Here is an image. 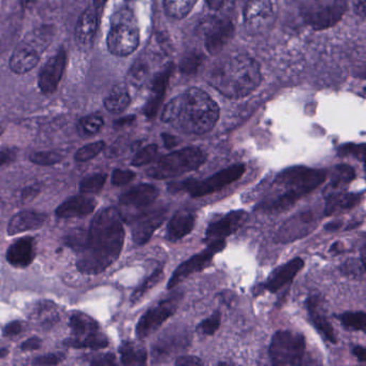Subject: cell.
<instances>
[{
  "mask_svg": "<svg viewBox=\"0 0 366 366\" xmlns=\"http://www.w3.org/2000/svg\"><path fill=\"white\" fill-rule=\"evenodd\" d=\"M117 362V357L112 353H104V355H95L89 361L91 365H113Z\"/></svg>",
  "mask_w": 366,
  "mask_h": 366,
  "instance_id": "obj_49",
  "label": "cell"
},
{
  "mask_svg": "<svg viewBox=\"0 0 366 366\" xmlns=\"http://www.w3.org/2000/svg\"><path fill=\"white\" fill-rule=\"evenodd\" d=\"M219 109L205 92L192 89L173 98L162 111V119L186 134H204L217 123Z\"/></svg>",
  "mask_w": 366,
  "mask_h": 366,
  "instance_id": "obj_2",
  "label": "cell"
},
{
  "mask_svg": "<svg viewBox=\"0 0 366 366\" xmlns=\"http://www.w3.org/2000/svg\"><path fill=\"white\" fill-rule=\"evenodd\" d=\"M271 0H249L245 8V24L252 34L264 33L273 24Z\"/></svg>",
  "mask_w": 366,
  "mask_h": 366,
  "instance_id": "obj_17",
  "label": "cell"
},
{
  "mask_svg": "<svg viewBox=\"0 0 366 366\" xmlns=\"http://www.w3.org/2000/svg\"><path fill=\"white\" fill-rule=\"evenodd\" d=\"M306 308L308 316L318 333L331 344L337 342L335 331L327 318V310H325V301L318 295H312L306 300Z\"/></svg>",
  "mask_w": 366,
  "mask_h": 366,
  "instance_id": "obj_20",
  "label": "cell"
},
{
  "mask_svg": "<svg viewBox=\"0 0 366 366\" xmlns=\"http://www.w3.org/2000/svg\"><path fill=\"white\" fill-rule=\"evenodd\" d=\"M196 224V215L187 209H179L169 220L166 230V239L169 242H177L187 237Z\"/></svg>",
  "mask_w": 366,
  "mask_h": 366,
  "instance_id": "obj_25",
  "label": "cell"
},
{
  "mask_svg": "<svg viewBox=\"0 0 366 366\" xmlns=\"http://www.w3.org/2000/svg\"><path fill=\"white\" fill-rule=\"evenodd\" d=\"M67 64V53L65 49L57 51L54 56L51 57L40 69L38 76V86L44 95L54 93L61 83Z\"/></svg>",
  "mask_w": 366,
  "mask_h": 366,
  "instance_id": "obj_16",
  "label": "cell"
},
{
  "mask_svg": "<svg viewBox=\"0 0 366 366\" xmlns=\"http://www.w3.org/2000/svg\"><path fill=\"white\" fill-rule=\"evenodd\" d=\"M65 359V355L61 352L46 353V355H39L31 362L33 365H57Z\"/></svg>",
  "mask_w": 366,
  "mask_h": 366,
  "instance_id": "obj_47",
  "label": "cell"
},
{
  "mask_svg": "<svg viewBox=\"0 0 366 366\" xmlns=\"http://www.w3.org/2000/svg\"><path fill=\"white\" fill-rule=\"evenodd\" d=\"M97 201L92 197L81 194L71 197L64 201L56 211V217L67 219V218L84 217L95 211Z\"/></svg>",
  "mask_w": 366,
  "mask_h": 366,
  "instance_id": "obj_23",
  "label": "cell"
},
{
  "mask_svg": "<svg viewBox=\"0 0 366 366\" xmlns=\"http://www.w3.org/2000/svg\"><path fill=\"white\" fill-rule=\"evenodd\" d=\"M121 362L124 365H144L147 361V352L144 347L134 342H125L119 347Z\"/></svg>",
  "mask_w": 366,
  "mask_h": 366,
  "instance_id": "obj_31",
  "label": "cell"
},
{
  "mask_svg": "<svg viewBox=\"0 0 366 366\" xmlns=\"http://www.w3.org/2000/svg\"><path fill=\"white\" fill-rule=\"evenodd\" d=\"M106 143L104 141H97V142L91 143V144L84 145L80 149L76 151L74 155V159L78 162H86L99 155L104 151Z\"/></svg>",
  "mask_w": 366,
  "mask_h": 366,
  "instance_id": "obj_40",
  "label": "cell"
},
{
  "mask_svg": "<svg viewBox=\"0 0 366 366\" xmlns=\"http://www.w3.org/2000/svg\"><path fill=\"white\" fill-rule=\"evenodd\" d=\"M69 327L74 334V340H82L95 332L99 331V325L89 315L72 312L69 318Z\"/></svg>",
  "mask_w": 366,
  "mask_h": 366,
  "instance_id": "obj_29",
  "label": "cell"
},
{
  "mask_svg": "<svg viewBox=\"0 0 366 366\" xmlns=\"http://www.w3.org/2000/svg\"><path fill=\"white\" fill-rule=\"evenodd\" d=\"M337 318L347 330L366 331V314L363 310L342 312V315H338Z\"/></svg>",
  "mask_w": 366,
  "mask_h": 366,
  "instance_id": "obj_36",
  "label": "cell"
},
{
  "mask_svg": "<svg viewBox=\"0 0 366 366\" xmlns=\"http://www.w3.org/2000/svg\"><path fill=\"white\" fill-rule=\"evenodd\" d=\"M209 9L219 14H228L234 8V0H207Z\"/></svg>",
  "mask_w": 366,
  "mask_h": 366,
  "instance_id": "obj_48",
  "label": "cell"
},
{
  "mask_svg": "<svg viewBox=\"0 0 366 366\" xmlns=\"http://www.w3.org/2000/svg\"><path fill=\"white\" fill-rule=\"evenodd\" d=\"M158 155V147L156 144L147 145V147L141 149L138 153L134 155L132 162V166L143 167L152 164L156 159Z\"/></svg>",
  "mask_w": 366,
  "mask_h": 366,
  "instance_id": "obj_42",
  "label": "cell"
},
{
  "mask_svg": "<svg viewBox=\"0 0 366 366\" xmlns=\"http://www.w3.org/2000/svg\"><path fill=\"white\" fill-rule=\"evenodd\" d=\"M345 9V0H314L305 9L306 21L314 29H327L340 21Z\"/></svg>",
  "mask_w": 366,
  "mask_h": 366,
  "instance_id": "obj_13",
  "label": "cell"
},
{
  "mask_svg": "<svg viewBox=\"0 0 366 366\" xmlns=\"http://www.w3.org/2000/svg\"><path fill=\"white\" fill-rule=\"evenodd\" d=\"M205 48L212 54H217L228 44L233 35V26L227 19L207 18L200 26Z\"/></svg>",
  "mask_w": 366,
  "mask_h": 366,
  "instance_id": "obj_14",
  "label": "cell"
},
{
  "mask_svg": "<svg viewBox=\"0 0 366 366\" xmlns=\"http://www.w3.org/2000/svg\"><path fill=\"white\" fill-rule=\"evenodd\" d=\"M340 227H342V222L335 220V222H331L325 224V228L327 231H336L340 229Z\"/></svg>",
  "mask_w": 366,
  "mask_h": 366,
  "instance_id": "obj_58",
  "label": "cell"
},
{
  "mask_svg": "<svg viewBox=\"0 0 366 366\" xmlns=\"http://www.w3.org/2000/svg\"><path fill=\"white\" fill-rule=\"evenodd\" d=\"M125 1H127V3H134L136 0H125Z\"/></svg>",
  "mask_w": 366,
  "mask_h": 366,
  "instance_id": "obj_62",
  "label": "cell"
},
{
  "mask_svg": "<svg viewBox=\"0 0 366 366\" xmlns=\"http://www.w3.org/2000/svg\"><path fill=\"white\" fill-rule=\"evenodd\" d=\"M245 171V164H232L205 179H187L181 182H172L168 185V192L173 194L187 192L192 198H200L207 194H215L230 184L234 183L243 177Z\"/></svg>",
  "mask_w": 366,
  "mask_h": 366,
  "instance_id": "obj_6",
  "label": "cell"
},
{
  "mask_svg": "<svg viewBox=\"0 0 366 366\" xmlns=\"http://www.w3.org/2000/svg\"><path fill=\"white\" fill-rule=\"evenodd\" d=\"M224 247H226V241L224 239H219V241L209 243L207 249L190 257L188 260L184 261L179 267H177L174 273L172 274L170 280H169L168 284H167V288L169 290H172L177 285L181 284L183 280L189 277L192 274L202 271L203 269H205L211 263L214 256L217 252H222Z\"/></svg>",
  "mask_w": 366,
  "mask_h": 366,
  "instance_id": "obj_11",
  "label": "cell"
},
{
  "mask_svg": "<svg viewBox=\"0 0 366 366\" xmlns=\"http://www.w3.org/2000/svg\"><path fill=\"white\" fill-rule=\"evenodd\" d=\"M98 22L99 14L94 7L87 8L81 14L76 27V40L79 46L84 48L92 46L97 33Z\"/></svg>",
  "mask_w": 366,
  "mask_h": 366,
  "instance_id": "obj_26",
  "label": "cell"
},
{
  "mask_svg": "<svg viewBox=\"0 0 366 366\" xmlns=\"http://www.w3.org/2000/svg\"><path fill=\"white\" fill-rule=\"evenodd\" d=\"M355 171L348 164H337L334 167L331 173V182L325 188V194H333L350 184L355 179Z\"/></svg>",
  "mask_w": 366,
  "mask_h": 366,
  "instance_id": "obj_30",
  "label": "cell"
},
{
  "mask_svg": "<svg viewBox=\"0 0 366 366\" xmlns=\"http://www.w3.org/2000/svg\"><path fill=\"white\" fill-rule=\"evenodd\" d=\"M48 218V214L41 213V212H21L10 220L9 226H8V234L16 235L26 232V231L37 230L46 224Z\"/></svg>",
  "mask_w": 366,
  "mask_h": 366,
  "instance_id": "obj_27",
  "label": "cell"
},
{
  "mask_svg": "<svg viewBox=\"0 0 366 366\" xmlns=\"http://www.w3.org/2000/svg\"><path fill=\"white\" fill-rule=\"evenodd\" d=\"M352 355H355L360 362L366 361V350L363 346L353 347Z\"/></svg>",
  "mask_w": 366,
  "mask_h": 366,
  "instance_id": "obj_55",
  "label": "cell"
},
{
  "mask_svg": "<svg viewBox=\"0 0 366 366\" xmlns=\"http://www.w3.org/2000/svg\"><path fill=\"white\" fill-rule=\"evenodd\" d=\"M330 252L332 254H340V252H344V245L340 242H336L333 245H331V248H330Z\"/></svg>",
  "mask_w": 366,
  "mask_h": 366,
  "instance_id": "obj_59",
  "label": "cell"
},
{
  "mask_svg": "<svg viewBox=\"0 0 366 366\" xmlns=\"http://www.w3.org/2000/svg\"><path fill=\"white\" fill-rule=\"evenodd\" d=\"M159 189L152 184H140L130 188L119 197V203L129 209H142L155 202Z\"/></svg>",
  "mask_w": 366,
  "mask_h": 366,
  "instance_id": "obj_22",
  "label": "cell"
},
{
  "mask_svg": "<svg viewBox=\"0 0 366 366\" xmlns=\"http://www.w3.org/2000/svg\"><path fill=\"white\" fill-rule=\"evenodd\" d=\"M8 262L14 267H29L35 259V239L27 237L14 242L6 254Z\"/></svg>",
  "mask_w": 366,
  "mask_h": 366,
  "instance_id": "obj_24",
  "label": "cell"
},
{
  "mask_svg": "<svg viewBox=\"0 0 366 366\" xmlns=\"http://www.w3.org/2000/svg\"><path fill=\"white\" fill-rule=\"evenodd\" d=\"M362 200V194L359 192H333L327 194L325 198V216L334 215L336 213L349 211L360 204Z\"/></svg>",
  "mask_w": 366,
  "mask_h": 366,
  "instance_id": "obj_28",
  "label": "cell"
},
{
  "mask_svg": "<svg viewBox=\"0 0 366 366\" xmlns=\"http://www.w3.org/2000/svg\"><path fill=\"white\" fill-rule=\"evenodd\" d=\"M220 323H222V314L219 310H216L209 318L204 319L199 323L197 332L203 336L214 335L219 329Z\"/></svg>",
  "mask_w": 366,
  "mask_h": 366,
  "instance_id": "obj_41",
  "label": "cell"
},
{
  "mask_svg": "<svg viewBox=\"0 0 366 366\" xmlns=\"http://www.w3.org/2000/svg\"><path fill=\"white\" fill-rule=\"evenodd\" d=\"M340 271L348 277L359 278L360 276L364 275L365 265L359 263L357 259H349V260L342 263V267H340Z\"/></svg>",
  "mask_w": 366,
  "mask_h": 366,
  "instance_id": "obj_44",
  "label": "cell"
},
{
  "mask_svg": "<svg viewBox=\"0 0 366 366\" xmlns=\"http://www.w3.org/2000/svg\"><path fill=\"white\" fill-rule=\"evenodd\" d=\"M51 34L46 29L35 31L16 46L10 59V69L16 74L31 71L40 61V55L50 44Z\"/></svg>",
  "mask_w": 366,
  "mask_h": 366,
  "instance_id": "obj_9",
  "label": "cell"
},
{
  "mask_svg": "<svg viewBox=\"0 0 366 366\" xmlns=\"http://www.w3.org/2000/svg\"><path fill=\"white\" fill-rule=\"evenodd\" d=\"M338 155L345 157V156H353L357 159L364 162L365 158V145L347 144L340 147L338 149Z\"/></svg>",
  "mask_w": 366,
  "mask_h": 366,
  "instance_id": "obj_46",
  "label": "cell"
},
{
  "mask_svg": "<svg viewBox=\"0 0 366 366\" xmlns=\"http://www.w3.org/2000/svg\"><path fill=\"white\" fill-rule=\"evenodd\" d=\"M327 171L304 166L285 169L274 179L273 186L280 190L273 198L261 202L256 209L263 213L277 214L291 209L300 199L325 183Z\"/></svg>",
  "mask_w": 366,
  "mask_h": 366,
  "instance_id": "obj_4",
  "label": "cell"
},
{
  "mask_svg": "<svg viewBox=\"0 0 366 366\" xmlns=\"http://www.w3.org/2000/svg\"><path fill=\"white\" fill-rule=\"evenodd\" d=\"M63 159L64 156L54 151L36 152L29 156V160L37 166H53L63 162Z\"/></svg>",
  "mask_w": 366,
  "mask_h": 366,
  "instance_id": "obj_39",
  "label": "cell"
},
{
  "mask_svg": "<svg viewBox=\"0 0 366 366\" xmlns=\"http://www.w3.org/2000/svg\"><path fill=\"white\" fill-rule=\"evenodd\" d=\"M318 218L312 211H303L295 214L278 229L274 237L276 243L287 244L303 239L316 229Z\"/></svg>",
  "mask_w": 366,
  "mask_h": 366,
  "instance_id": "obj_12",
  "label": "cell"
},
{
  "mask_svg": "<svg viewBox=\"0 0 366 366\" xmlns=\"http://www.w3.org/2000/svg\"><path fill=\"white\" fill-rule=\"evenodd\" d=\"M107 177L108 175L104 173H94V174L86 175L80 182L81 194H94L102 192L104 184H106Z\"/></svg>",
  "mask_w": 366,
  "mask_h": 366,
  "instance_id": "obj_38",
  "label": "cell"
},
{
  "mask_svg": "<svg viewBox=\"0 0 366 366\" xmlns=\"http://www.w3.org/2000/svg\"><path fill=\"white\" fill-rule=\"evenodd\" d=\"M164 278V267H159L134 291V293L132 295V297H130V303L132 305H136L139 302L142 301L144 299L145 295L154 288V287L157 286L159 282H162V280Z\"/></svg>",
  "mask_w": 366,
  "mask_h": 366,
  "instance_id": "obj_34",
  "label": "cell"
},
{
  "mask_svg": "<svg viewBox=\"0 0 366 366\" xmlns=\"http://www.w3.org/2000/svg\"><path fill=\"white\" fill-rule=\"evenodd\" d=\"M207 162V154L199 147H190L162 156L147 170L152 179H167L179 177L197 170Z\"/></svg>",
  "mask_w": 366,
  "mask_h": 366,
  "instance_id": "obj_7",
  "label": "cell"
},
{
  "mask_svg": "<svg viewBox=\"0 0 366 366\" xmlns=\"http://www.w3.org/2000/svg\"><path fill=\"white\" fill-rule=\"evenodd\" d=\"M247 217L248 215L245 211L237 209V211L229 212L219 219L211 222L205 231V243L226 239V237H230L243 226Z\"/></svg>",
  "mask_w": 366,
  "mask_h": 366,
  "instance_id": "obj_19",
  "label": "cell"
},
{
  "mask_svg": "<svg viewBox=\"0 0 366 366\" xmlns=\"http://www.w3.org/2000/svg\"><path fill=\"white\" fill-rule=\"evenodd\" d=\"M203 362L200 357H194V355H182L175 360V365L187 366V365H202Z\"/></svg>",
  "mask_w": 366,
  "mask_h": 366,
  "instance_id": "obj_51",
  "label": "cell"
},
{
  "mask_svg": "<svg viewBox=\"0 0 366 366\" xmlns=\"http://www.w3.org/2000/svg\"><path fill=\"white\" fill-rule=\"evenodd\" d=\"M207 81L226 97L243 98L260 84V67L248 55H228L212 66Z\"/></svg>",
  "mask_w": 366,
  "mask_h": 366,
  "instance_id": "obj_3",
  "label": "cell"
},
{
  "mask_svg": "<svg viewBox=\"0 0 366 366\" xmlns=\"http://www.w3.org/2000/svg\"><path fill=\"white\" fill-rule=\"evenodd\" d=\"M168 215L167 207H159L154 211L143 213L134 220L132 226V241L136 245L142 246L153 237L155 231L164 224Z\"/></svg>",
  "mask_w": 366,
  "mask_h": 366,
  "instance_id": "obj_18",
  "label": "cell"
},
{
  "mask_svg": "<svg viewBox=\"0 0 366 366\" xmlns=\"http://www.w3.org/2000/svg\"><path fill=\"white\" fill-rule=\"evenodd\" d=\"M104 104L109 112L114 114L124 112L130 104V96L126 85H117L107 96Z\"/></svg>",
  "mask_w": 366,
  "mask_h": 366,
  "instance_id": "obj_32",
  "label": "cell"
},
{
  "mask_svg": "<svg viewBox=\"0 0 366 366\" xmlns=\"http://www.w3.org/2000/svg\"><path fill=\"white\" fill-rule=\"evenodd\" d=\"M198 0H164V11L175 20H182L189 14Z\"/></svg>",
  "mask_w": 366,
  "mask_h": 366,
  "instance_id": "obj_35",
  "label": "cell"
},
{
  "mask_svg": "<svg viewBox=\"0 0 366 366\" xmlns=\"http://www.w3.org/2000/svg\"><path fill=\"white\" fill-rule=\"evenodd\" d=\"M40 188L38 185L27 186L22 192V200H31L39 194Z\"/></svg>",
  "mask_w": 366,
  "mask_h": 366,
  "instance_id": "obj_54",
  "label": "cell"
},
{
  "mask_svg": "<svg viewBox=\"0 0 366 366\" xmlns=\"http://www.w3.org/2000/svg\"><path fill=\"white\" fill-rule=\"evenodd\" d=\"M190 337L187 327L173 325L168 327L156 340L152 350L154 361L160 362L177 351L184 350L189 345Z\"/></svg>",
  "mask_w": 366,
  "mask_h": 366,
  "instance_id": "obj_15",
  "label": "cell"
},
{
  "mask_svg": "<svg viewBox=\"0 0 366 366\" xmlns=\"http://www.w3.org/2000/svg\"><path fill=\"white\" fill-rule=\"evenodd\" d=\"M16 149H5L0 151V167L6 166V164H11L16 160Z\"/></svg>",
  "mask_w": 366,
  "mask_h": 366,
  "instance_id": "obj_52",
  "label": "cell"
},
{
  "mask_svg": "<svg viewBox=\"0 0 366 366\" xmlns=\"http://www.w3.org/2000/svg\"><path fill=\"white\" fill-rule=\"evenodd\" d=\"M125 241L123 219L114 207L102 209L92 220L76 267L87 275L106 271L119 258Z\"/></svg>",
  "mask_w": 366,
  "mask_h": 366,
  "instance_id": "obj_1",
  "label": "cell"
},
{
  "mask_svg": "<svg viewBox=\"0 0 366 366\" xmlns=\"http://www.w3.org/2000/svg\"><path fill=\"white\" fill-rule=\"evenodd\" d=\"M64 345L70 348L76 349H93V350H97V349L107 348L109 346V340L104 334L102 332L98 331L95 333L91 334V335L86 336L82 340H74V338H67L64 342Z\"/></svg>",
  "mask_w": 366,
  "mask_h": 366,
  "instance_id": "obj_33",
  "label": "cell"
},
{
  "mask_svg": "<svg viewBox=\"0 0 366 366\" xmlns=\"http://www.w3.org/2000/svg\"><path fill=\"white\" fill-rule=\"evenodd\" d=\"M162 139H164V147H166L167 149H172V147H177V140L175 137L170 136V134H164Z\"/></svg>",
  "mask_w": 366,
  "mask_h": 366,
  "instance_id": "obj_56",
  "label": "cell"
},
{
  "mask_svg": "<svg viewBox=\"0 0 366 366\" xmlns=\"http://www.w3.org/2000/svg\"><path fill=\"white\" fill-rule=\"evenodd\" d=\"M8 355V350L6 348H0V357H6Z\"/></svg>",
  "mask_w": 366,
  "mask_h": 366,
  "instance_id": "obj_61",
  "label": "cell"
},
{
  "mask_svg": "<svg viewBox=\"0 0 366 366\" xmlns=\"http://www.w3.org/2000/svg\"><path fill=\"white\" fill-rule=\"evenodd\" d=\"M104 119L99 114H91L79 121L78 132L83 137H93L104 127Z\"/></svg>",
  "mask_w": 366,
  "mask_h": 366,
  "instance_id": "obj_37",
  "label": "cell"
},
{
  "mask_svg": "<svg viewBox=\"0 0 366 366\" xmlns=\"http://www.w3.org/2000/svg\"><path fill=\"white\" fill-rule=\"evenodd\" d=\"M42 346V340H40L39 337H34L29 338V340H25L22 345H21V349L22 351H35L40 349V347Z\"/></svg>",
  "mask_w": 366,
  "mask_h": 366,
  "instance_id": "obj_53",
  "label": "cell"
},
{
  "mask_svg": "<svg viewBox=\"0 0 366 366\" xmlns=\"http://www.w3.org/2000/svg\"><path fill=\"white\" fill-rule=\"evenodd\" d=\"M0 136H1V129H0Z\"/></svg>",
  "mask_w": 366,
  "mask_h": 366,
  "instance_id": "obj_63",
  "label": "cell"
},
{
  "mask_svg": "<svg viewBox=\"0 0 366 366\" xmlns=\"http://www.w3.org/2000/svg\"><path fill=\"white\" fill-rule=\"evenodd\" d=\"M183 292L175 291L171 293L166 299L160 301L157 305L149 308L138 321L136 327V334L140 340H144L147 336L157 331L162 323L166 322L170 317L177 312L179 303L183 300Z\"/></svg>",
  "mask_w": 366,
  "mask_h": 366,
  "instance_id": "obj_10",
  "label": "cell"
},
{
  "mask_svg": "<svg viewBox=\"0 0 366 366\" xmlns=\"http://www.w3.org/2000/svg\"><path fill=\"white\" fill-rule=\"evenodd\" d=\"M23 323L21 321H12V322L8 323L4 329V336L6 337H14V336L19 335L22 333Z\"/></svg>",
  "mask_w": 366,
  "mask_h": 366,
  "instance_id": "obj_50",
  "label": "cell"
},
{
  "mask_svg": "<svg viewBox=\"0 0 366 366\" xmlns=\"http://www.w3.org/2000/svg\"><path fill=\"white\" fill-rule=\"evenodd\" d=\"M136 179V173L132 170L115 169L112 173V184L114 186H125Z\"/></svg>",
  "mask_w": 366,
  "mask_h": 366,
  "instance_id": "obj_45",
  "label": "cell"
},
{
  "mask_svg": "<svg viewBox=\"0 0 366 366\" xmlns=\"http://www.w3.org/2000/svg\"><path fill=\"white\" fill-rule=\"evenodd\" d=\"M140 42V31L134 12L123 8L111 18L107 44L111 54L125 57L132 54Z\"/></svg>",
  "mask_w": 366,
  "mask_h": 366,
  "instance_id": "obj_5",
  "label": "cell"
},
{
  "mask_svg": "<svg viewBox=\"0 0 366 366\" xmlns=\"http://www.w3.org/2000/svg\"><path fill=\"white\" fill-rule=\"evenodd\" d=\"M306 351L305 337L292 331H277L272 337L269 355L273 365H299Z\"/></svg>",
  "mask_w": 366,
  "mask_h": 366,
  "instance_id": "obj_8",
  "label": "cell"
},
{
  "mask_svg": "<svg viewBox=\"0 0 366 366\" xmlns=\"http://www.w3.org/2000/svg\"><path fill=\"white\" fill-rule=\"evenodd\" d=\"M355 4L357 14H361L362 16H364V12H365V0H357Z\"/></svg>",
  "mask_w": 366,
  "mask_h": 366,
  "instance_id": "obj_57",
  "label": "cell"
},
{
  "mask_svg": "<svg viewBox=\"0 0 366 366\" xmlns=\"http://www.w3.org/2000/svg\"><path fill=\"white\" fill-rule=\"evenodd\" d=\"M147 76H149V67H147V63L143 61H137L130 69L129 74H128L129 82L132 85H136V86H141V85L144 84Z\"/></svg>",
  "mask_w": 366,
  "mask_h": 366,
  "instance_id": "obj_43",
  "label": "cell"
},
{
  "mask_svg": "<svg viewBox=\"0 0 366 366\" xmlns=\"http://www.w3.org/2000/svg\"><path fill=\"white\" fill-rule=\"evenodd\" d=\"M304 264H305V262H304L303 259L297 257V258H293L292 260L288 261L285 264L280 265L269 274L267 282L261 285L262 290L269 291L272 293L277 292L289 282H292L293 278L303 269Z\"/></svg>",
  "mask_w": 366,
  "mask_h": 366,
  "instance_id": "obj_21",
  "label": "cell"
},
{
  "mask_svg": "<svg viewBox=\"0 0 366 366\" xmlns=\"http://www.w3.org/2000/svg\"><path fill=\"white\" fill-rule=\"evenodd\" d=\"M107 1H108V0H94L93 7L95 8L96 11L98 12L99 16L100 12H102V8H104V6L106 5Z\"/></svg>",
  "mask_w": 366,
  "mask_h": 366,
  "instance_id": "obj_60",
  "label": "cell"
}]
</instances>
